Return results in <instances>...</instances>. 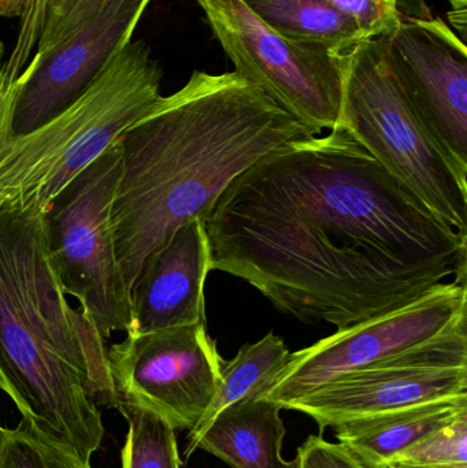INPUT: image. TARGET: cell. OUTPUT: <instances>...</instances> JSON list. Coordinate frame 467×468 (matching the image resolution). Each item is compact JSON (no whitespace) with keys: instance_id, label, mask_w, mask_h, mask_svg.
Returning a JSON list of instances; mask_svg holds the SVG:
<instances>
[{"instance_id":"obj_1","label":"cell","mask_w":467,"mask_h":468,"mask_svg":"<svg viewBox=\"0 0 467 468\" xmlns=\"http://www.w3.org/2000/svg\"><path fill=\"white\" fill-rule=\"evenodd\" d=\"M203 224L210 270L246 281L303 324L345 329L447 278L466 283V237L342 129L263 155Z\"/></svg>"},{"instance_id":"obj_2","label":"cell","mask_w":467,"mask_h":468,"mask_svg":"<svg viewBox=\"0 0 467 468\" xmlns=\"http://www.w3.org/2000/svg\"><path fill=\"white\" fill-rule=\"evenodd\" d=\"M303 136L312 132L236 71H194L126 128L111 222L131 299L154 250L188 222L205 221L244 170Z\"/></svg>"},{"instance_id":"obj_3","label":"cell","mask_w":467,"mask_h":468,"mask_svg":"<svg viewBox=\"0 0 467 468\" xmlns=\"http://www.w3.org/2000/svg\"><path fill=\"white\" fill-rule=\"evenodd\" d=\"M106 341L69 303L43 211L0 214V390L24 422L85 461L106 433L98 406L121 411Z\"/></svg>"},{"instance_id":"obj_4","label":"cell","mask_w":467,"mask_h":468,"mask_svg":"<svg viewBox=\"0 0 467 468\" xmlns=\"http://www.w3.org/2000/svg\"><path fill=\"white\" fill-rule=\"evenodd\" d=\"M3 71V70H2ZM164 71L143 40L118 52L92 85L27 133L8 131L16 80L0 76V214L51 200L159 98Z\"/></svg>"},{"instance_id":"obj_5","label":"cell","mask_w":467,"mask_h":468,"mask_svg":"<svg viewBox=\"0 0 467 468\" xmlns=\"http://www.w3.org/2000/svg\"><path fill=\"white\" fill-rule=\"evenodd\" d=\"M336 128L467 239V188L398 81L383 37L362 41L345 55Z\"/></svg>"},{"instance_id":"obj_6","label":"cell","mask_w":467,"mask_h":468,"mask_svg":"<svg viewBox=\"0 0 467 468\" xmlns=\"http://www.w3.org/2000/svg\"><path fill=\"white\" fill-rule=\"evenodd\" d=\"M120 139L82 169L44 211V229L63 291L104 340L131 332L132 299L115 250L111 210Z\"/></svg>"},{"instance_id":"obj_7","label":"cell","mask_w":467,"mask_h":468,"mask_svg":"<svg viewBox=\"0 0 467 468\" xmlns=\"http://www.w3.org/2000/svg\"><path fill=\"white\" fill-rule=\"evenodd\" d=\"M235 71L312 134L336 128L345 57L280 35L243 0H196Z\"/></svg>"},{"instance_id":"obj_8","label":"cell","mask_w":467,"mask_h":468,"mask_svg":"<svg viewBox=\"0 0 467 468\" xmlns=\"http://www.w3.org/2000/svg\"><path fill=\"white\" fill-rule=\"evenodd\" d=\"M222 363L206 322L126 333L122 341L107 346L121 407L151 412L175 431L199 425L221 382Z\"/></svg>"},{"instance_id":"obj_9","label":"cell","mask_w":467,"mask_h":468,"mask_svg":"<svg viewBox=\"0 0 467 468\" xmlns=\"http://www.w3.org/2000/svg\"><path fill=\"white\" fill-rule=\"evenodd\" d=\"M467 319L466 283L443 282L397 310L291 354L290 362L260 400L282 410L296 399L359 368L416 348Z\"/></svg>"},{"instance_id":"obj_10","label":"cell","mask_w":467,"mask_h":468,"mask_svg":"<svg viewBox=\"0 0 467 468\" xmlns=\"http://www.w3.org/2000/svg\"><path fill=\"white\" fill-rule=\"evenodd\" d=\"M467 395V319L439 337L351 371L291 401L323 431L405 407Z\"/></svg>"},{"instance_id":"obj_11","label":"cell","mask_w":467,"mask_h":468,"mask_svg":"<svg viewBox=\"0 0 467 468\" xmlns=\"http://www.w3.org/2000/svg\"><path fill=\"white\" fill-rule=\"evenodd\" d=\"M383 40L398 81L467 188L465 43L441 18L403 13L397 29L383 36Z\"/></svg>"},{"instance_id":"obj_12","label":"cell","mask_w":467,"mask_h":468,"mask_svg":"<svg viewBox=\"0 0 467 468\" xmlns=\"http://www.w3.org/2000/svg\"><path fill=\"white\" fill-rule=\"evenodd\" d=\"M151 0H107L62 44L33 55L18 79L8 131L27 133L74 103L125 48Z\"/></svg>"},{"instance_id":"obj_13","label":"cell","mask_w":467,"mask_h":468,"mask_svg":"<svg viewBox=\"0 0 467 468\" xmlns=\"http://www.w3.org/2000/svg\"><path fill=\"white\" fill-rule=\"evenodd\" d=\"M210 244L202 219L175 230L154 250L132 291V329L147 333L206 322Z\"/></svg>"},{"instance_id":"obj_14","label":"cell","mask_w":467,"mask_h":468,"mask_svg":"<svg viewBox=\"0 0 467 468\" xmlns=\"http://www.w3.org/2000/svg\"><path fill=\"white\" fill-rule=\"evenodd\" d=\"M281 407L251 399L219 411L199 431H189L184 459L206 451L232 468H296L282 458L284 422Z\"/></svg>"},{"instance_id":"obj_15","label":"cell","mask_w":467,"mask_h":468,"mask_svg":"<svg viewBox=\"0 0 467 468\" xmlns=\"http://www.w3.org/2000/svg\"><path fill=\"white\" fill-rule=\"evenodd\" d=\"M467 412V395L427 401L334 426L340 444L372 463L394 461L428 434Z\"/></svg>"},{"instance_id":"obj_16","label":"cell","mask_w":467,"mask_h":468,"mask_svg":"<svg viewBox=\"0 0 467 468\" xmlns=\"http://www.w3.org/2000/svg\"><path fill=\"white\" fill-rule=\"evenodd\" d=\"M271 29L301 43L350 54L369 40L358 25L325 0H243Z\"/></svg>"},{"instance_id":"obj_17","label":"cell","mask_w":467,"mask_h":468,"mask_svg":"<svg viewBox=\"0 0 467 468\" xmlns=\"http://www.w3.org/2000/svg\"><path fill=\"white\" fill-rule=\"evenodd\" d=\"M107 0H27L19 16L16 46L3 63V76L16 80L33 55L62 44L90 22Z\"/></svg>"},{"instance_id":"obj_18","label":"cell","mask_w":467,"mask_h":468,"mask_svg":"<svg viewBox=\"0 0 467 468\" xmlns=\"http://www.w3.org/2000/svg\"><path fill=\"white\" fill-rule=\"evenodd\" d=\"M290 357L284 340L271 332L257 343L241 346L232 360L222 363L218 389L194 431L207 425L219 411L232 404L260 399L279 378Z\"/></svg>"},{"instance_id":"obj_19","label":"cell","mask_w":467,"mask_h":468,"mask_svg":"<svg viewBox=\"0 0 467 468\" xmlns=\"http://www.w3.org/2000/svg\"><path fill=\"white\" fill-rule=\"evenodd\" d=\"M128 422L125 445L121 451L122 468H181L175 429L161 418L136 407L122 406Z\"/></svg>"},{"instance_id":"obj_20","label":"cell","mask_w":467,"mask_h":468,"mask_svg":"<svg viewBox=\"0 0 467 468\" xmlns=\"http://www.w3.org/2000/svg\"><path fill=\"white\" fill-rule=\"evenodd\" d=\"M2 468H93L73 448L32 428L22 420L5 429Z\"/></svg>"},{"instance_id":"obj_21","label":"cell","mask_w":467,"mask_h":468,"mask_svg":"<svg viewBox=\"0 0 467 468\" xmlns=\"http://www.w3.org/2000/svg\"><path fill=\"white\" fill-rule=\"evenodd\" d=\"M391 462L419 466L467 464V412L428 434Z\"/></svg>"},{"instance_id":"obj_22","label":"cell","mask_w":467,"mask_h":468,"mask_svg":"<svg viewBox=\"0 0 467 468\" xmlns=\"http://www.w3.org/2000/svg\"><path fill=\"white\" fill-rule=\"evenodd\" d=\"M350 16L367 38L383 37L397 29L402 16L398 0H325Z\"/></svg>"},{"instance_id":"obj_23","label":"cell","mask_w":467,"mask_h":468,"mask_svg":"<svg viewBox=\"0 0 467 468\" xmlns=\"http://www.w3.org/2000/svg\"><path fill=\"white\" fill-rule=\"evenodd\" d=\"M296 468H386L372 463L343 444L310 436L298 450Z\"/></svg>"},{"instance_id":"obj_24","label":"cell","mask_w":467,"mask_h":468,"mask_svg":"<svg viewBox=\"0 0 467 468\" xmlns=\"http://www.w3.org/2000/svg\"><path fill=\"white\" fill-rule=\"evenodd\" d=\"M398 2H399L400 11L406 16H419V18L432 16L424 0H398Z\"/></svg>"},{"instance_id":"obj_25","label":"cell","mask_w":467,"mask_h":468,"mask_svg":"<svg viewBox=\"0 0 467 468\" xmlns=\"http://www.w3.org/2000/svg\"><path fill=\"white\" fill-rule=\"evenodd\" d=\"M450 2L452 5V13H450V18L465 38L467 2L466 0H450Z\"/></svg>"},{"instance_id":"obj_26","label":"cell","mask_w":467,"mask_h":468,"mask_svg":"<svg viewBox=\"0 0 467 468\" xmlns=\"http://www.w3.org/2000/svg\"><path fill=\"white\" fill-rule=\"evenodd\" d=\"M27 0H0V18H19Z\"/></svg>"},{"instance_id":"obj_27","label":"cell","mask_w":467,"mask_h":468,"mask_svg":"<svg viewBox=\"0 0 467 468\" xmlns=\"http://www.w3.org/2000/svg\"><path fill=\"white\" fill-rule=\"evenodd\" d=\"M386 468H467V464H449V466H419V464H406L399 462H389L384 464Z\"/></svg>"},{"instance_id":"obj_28","label":"cell","mask_w":467,"mask_h":468,"mask_svg":"<svg viewBox=\"0 0 467 468\" xmlns=\"http://www.w3.org/2000/svg\"><path fill=\"white\" fill-rule=\"evenodd\" d=\"M5 428L0 425V468H2L3 447H5Z\"/></svg>"}]
</instances>
